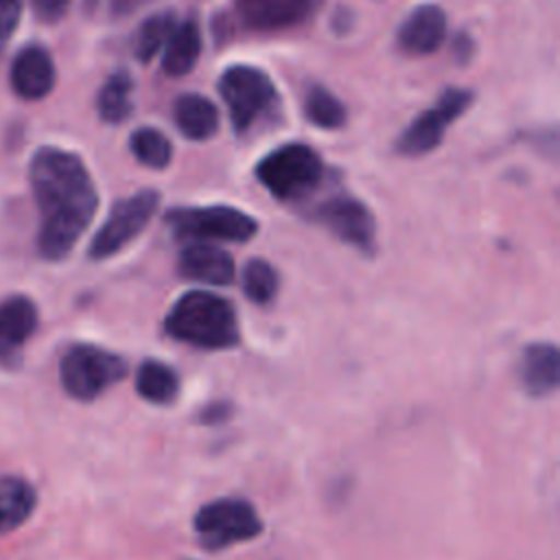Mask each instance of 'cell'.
Instances as JSON below:
<instances>
[{"mask_svg":"<svg viewBox=\"0 0 560 560\" xmlns=\"http://www.w3.org/2000/svg\"><path fill=\"white\" fill-rule=\"evenodd\" d=\"M28 184L39 214L37 254L44 260H63L98 208V190L81 155L55 147H39L28 162Z\"/></svg>","mask_w":560,"mask_h":560,"instance_id":"6da1fadb","label":"cell"},{"mask_svg":"<svg viewBox=\"0 0 560 560\" xmlns=\"http://www.w3.org/2000/svg\"><path fill=\"white\" fill-rule=\"evenodd\" d=\"M168 337L203 350L234 348L241 339L234 306L212 291H188L164 317Z\"/></svg>","mask_w":560,"mask_h":560,"instance_id":"7a4b0ae2","label":"cell"},{"mask_svg":"<svg viewBox=\"0 0 560 560\" xmlns=\"http://www.w3.org/2000/svg\"><path fill=\"white\" fill-rule=\"evenodd\" d=\"M319 153L304 142H287L256 164V179L280 201H295L319 186L324 177Z\"/></svg>","mask_w":560,"mask_h":560,"instance_id":"3957f363","label":"cell"},{"mask_svg":"<svg viewBox=\"0 0 560 560\" xmlns=\"http://www.w3.org/2000/svg\"><path fill=\"white\" fill-rule=\"evenodd\" d=\"M217 90L228 107L232 129L238 136L249 133L278 105L271 77L247 63L228 66L217 81Z\"/></svg>","mask_w":560,"mask_h":560,"instance_id":"277c9868","label":"cell"},{"mask_svg":"<svg viewBox=\"0 0 560 560\" xmlns=\"http://www.w3.org/2000/svg\"><path fill=\"white\" fill-rule=\"evenodd\" d=\"M127 374V363L122 357L92 346L74 343L59 361V381L63 392L74 400H94L105 389L116 385Z\"/></svg>","mask_w":560,"mask_h":560,"instance_id":"5b68a950","label":"cell"},{"mask_svg":"<svg viewBox=\"0 0 560 560\" xmlns=\"http://www.w3.org/2000/svg\"><path fill=\"white\" fill-rule=\"evenodd\" d=\"M173 236L182 241L245 243L258 232V221L234 206H186L164 214Z\"/></svg>","mask_w":560,"mask_h":560,"instance_id":"8992f818","label":"cell"},{"mask_svg":"<svg viewBox=\"0 0 560 560\" xmlns=\"http://www.w3.org/2000/svg\"><path fill=\"white\" fill-rule=\"evenodd\" d=\"M160 203V192L153 188L138 190L125 199H118L103 225L92 236L88 254L92 260H105L125 249L136 236H140L151 223Z\"/></svg>","mask_w":560,"mask_h":560,"instance_id":"52a82bcc","label":"cell"},{"mask_svg":"<svg viewBox=\"0 0 560 560\" xmlns=\"http://www.w3.org/2000/svg\"><path fill=\"white\" fill-rule=\"evenodd\" d=\"M475 101V94L466 88H446L433 107L420 112L396 138V153L407 158H420L442 144V138L451 122H455Z\"/></svg>","mask_w":560,"mask_h":560,"instance_id":"ba28073f","label":"cell"},{"mask_svg":"<svg viewBox=\"0 0 560 560\" xmlns=\"http://www.w3.org/2000/svg\"><path fill=\"white\" fill-rule=\"evenodd\" d=\"M260 529L262 523L254 505L236 497L210 501L195 514L197 538L210 551H219L230 545L252 540L260 534Z\"/></svg>","mask_w":560,"mask_h":560,"instance_id":"9c48e42d","label":"cell"},{"mask_svg":"<svg viewBox=\"0 0 560 560\" xmlns=\"http://www.w3.org/2000/svg\"><path fill=\"white\" fill-rule=\"evenodd\" d=\"M315 219L339 241L372 254L376 245V223L370 208L352 195H332L317 206Z\"/></svg>","mask_w":560,"mask_h":560,"instance_id":"30bf717a","label":"cell"},{"mask_svg":"<svg viewBox=\"0 0 560 560\" xmlns=\"http://www.w3.org/2000/svg\"><path fill=\"white\" fill-rule=\"evenodd\" d=\"M57 83L55 61L42 44L22 46L11 59L9 68V85L13 94L22 101L35 103L46 98Z\"/></svg>","mask_w":560,"mask_h":560,"instance_id":"8fae6325","label":"cell"},{"mask_svg":"<svg viewBox=\"0 0 560 560\" xmlns=\"http://www.w3.org/2000/svg\"><path fill=\"white\" fill-rule=\"evenodd\" d=\"M319 0H234L238 20L254 33H278L304 24Z\"/></svg>","mask_w":560,"mask_h":560,"instance_id":"7c38bea8","label":"cell"},{"mask_svg":"<svg viewBox=\"0 0 560 560\" xmlns=\"http://www.w3.org/2000/svg\"><path fill=\"white\" fill-rule=\"evenodd\" d=\"M39 313L31 298L13 293L0 300V363L13 368L22 348L37 330Z\"/></svg>","mask_w":560,"mask_h":560,"instance_id":"4fadbf2b","label":"cell"},{"mask_svg":"<svg viewBox=\"0 0 560 560\" xmlns=\"http://www.w3.org/2000/svg\"><path fill=\"white\" fill-rule=\"evenodd\" d=\"M446 13L440 4H418L398 26L396 42L409 55H431L446 37Z\"/></svg>","mask_w":560,"mask_h":560,"instance_id":"5bb4252c","label":"cell"},{"mask_svg":"<svg viewBox=\"0 0 560 560\" xmlns=\"http://www.w3.org/2000/svg\"><path fill=\"white\" fill-rule=\"evenodd\" d=\"M560 357L558 348L549 341H534L518 354L516 378L525 394L534 398L549 396L558 387Z\"/></svg>","mask_w":560,"mask_h":560,"instance_id":"9a60e30c","label":"cell"},{"mask_svg":"<svg viewBox=\"0 0 560 560\" xmlns=\"http://www.w3.org/2000/svg\"><path fill=\"white\" fill-rule=\"evenodd\" d=\"M179 276L186 280L225 287L234 280V260L232 256L210 243L192 241L188 243L177 260Z\"/></svg>","mask_w":560,"mask_h":560,"instance_id":"2e32d148","label":"cell"},{"mask_svg":"<svg viewBox=\"0 0 560 560\" xmlns=\"http://www.w3.org/2000/svg\"><path fill=\"white\" fill-rule=\"evenodd\" d=\"M173 120L182 136L195 142H203L219 131L221 116L208 96L186 92L173 101Z\"/></svg>","mask_w":560,"mask_h":560,"instance_id":"e0dca14e","label":"cell"},{"mask_svg":"<svg viewBox=\"0 0 560 560\" xmlns=\"http://www.w3.org/2000/svg\"><path fill=\"white\" fill-rule=\"evenodd\" d=\"M201 46L203 39L197 20L186 18L182 22H175L173 33L162 48V72L168 77L188 74L201 57Z\"/></svg>","mask_w":560,"mask_h":560,"instance_id":"ac0fdd59","label":"cell"},{"mask_svg":"<svg viewBox=\"0 0 560 560\" xmlns=\"http://www.w3.org/2000/svg\"><path fill=\"white\" fill-rule=\"evenodd\" d=\"M37 505V492L31 481L7 475L0 477V536L24 525Z\"/></svg>","mask_w":560,"mask_h":560,"instance_id":"d6986e66","label":"cell"},{"mask_svg":"<svg viewBox=\"0 0 560 560\" xmlns=\"http://www.w3.org/2000/svg\"><path fill=\"white\" fill-rule=\"evenodd\" d=\"M133 77L127 70H114L96 94V114L105 125H122L133 114Z\"/></svg>","mask_w":560,"mask_h":560,"instance_id":"ffe728a7","label":"cell"},{"mask_svg":"<svg viewBox=\"0 0 560 560\" xmlns=\"http://www.w3.org/2000/svg\"><path fill=\"white\" fill-rule=\"evenodd\" d=\"M179 389L177 374L162 361L147 359L136 374V392L140 398L153 405H168Z\"/></svg>","mask_w":560,"mask_h":560,"instance_id":"44dd1931","label":"cell"},{"mask_svg":"<svg viewBox=\"0 0 560 560\" xmlns=\"http://www.w3.org/2000/svg\"><path fill=\"white\" fill-rule=\"evenodd\" d=\"M175 22L177 20L173 11H158L149 15L133 35V57L140 63L153 61L162 52L168 35L175 28Z\"/></svg>","mask_w":560,"mask_h":560,"instance_id":"7402d4cb","label":"cell"},{"mask_svg":"<svg viewBox=\"0 0 560 560\" xmlns=\"http://www.w3.org/2000/svg\"><path fill=\"white\" fill-rule=\"evenodd\" d=\"M304 116L311 125L332 131V129H341L348 120V112L343 107V103L328 92L324 85H311L304 94Z\"/></svg>","mask_w":560,"mask_h":560,"instance_id":"603a6c76","label":"cell"},{"mask_svg":"<svg viewBox=\"0 0 560 560\" xmlns=\"http://www.w3.org/2000/svg\"><path fill=\"white\" fill-rule=\"evenodd\" d=\"M131 155L147 168L162 171L173 160L171 140L155 127H138L129 136Z\"/></svg>","mask_w":560,"mask_h":560,"instance_id":"cb8c5ba5","label":"cell"},{"mask_svg":"<svg viewBox=\"0 0 560 560\" xmlns=\"http://www.w3.org/2000/svg\"><path fill=\"white\" fill-rule=\"evenodd\" d=\"M243 291L254 304H267L278 291V271L262 258H252L243 269Z\"/></svg>","mask_w":560,"mask_h":560,"instance_id":"d4e9b609","label":"cell"},{"mask_svg":"<svg viewBox=\"0 0 560 560\" xmlns=\"http://www.w3.org/2000/svg\"><path fill=\"white\" fill-rule=\"evenodd\" d=\"M24 0H0V46H4L20 26Z\"/></svg>","mask_w":560,"mask_h":560,"instance_id":"484cf974","label":"cell"},{"mask_svg":"<svg viewBox=\"0 0 560 560\" xmlns=\"http://www.w3.org/2000/svg\"><path fill=\"white\" fill-rule=\"evenodd\" d=\"M35 18L44 24H57L66 18L72 0H28Z\"/></svg>","mask_w":560,"mask_h":560,"instance_id":"4316f807","label":"cell"},{"mask_svg":"<svg viewBox=\"0 0 560 560\" xmlns=\"http://www.w3.org/2000/svg\"><path fill=\"white\" fill-rule=\"evenodd\" d=\"M451 50L457 63H468L472 59V50H475V42L466 31H459L453 42H451Z\"/></svg>","mask_w":560,"mask_h":560,"instance_id":"83f0119b","label":"cell"},{"mask_svg":"<svg viewBox=\"0 0 560 560\" xmlns=\"http://www.w3.org/2000/svg\"><path fill=\"white\" fill-rule=\"evenodd\" d=\"M142 0H109V7H112V13L116 15H125L129 11H133Z\"/></svg>","mask_w":560,"mask_h":560,"instance_id":"f1b7e54d","label":"cell"},{"mask_svg":"<svg viewBox=\"0 0 560 560\" xmlns=\"http://www.w3.org/2000/svg\"><path fill=\"white\" fill-rule=\"evenodd\" d=\"M206 413V420L208 422H214L217 420V416H221V418H225L228 416V405H212V407H208V409H203Z\"/></svg>","mask_w":560,"mask_h":560,"instance_id":"f546056e","label":"cell"}]
</instances>
